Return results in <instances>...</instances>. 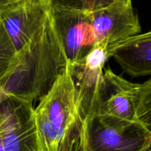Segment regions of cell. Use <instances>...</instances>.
<instances>
[{
	"instance_id": "7",
	"label": "cell",
	"mask_w": 151,
	"mask_h": 151,
	"mask_svg": "<svg viewBox=\"0 0 151 151\" xmlns=\"http://www.w3.org/2000/svg\"><path fill=\"white\" fill-rule=\"evenodd\" d=\"M109 58V48L98 46L79 63L68 64L76 87L78 108L82 120L97 111L105 64Z\"/></svg>"
},
{
	"instance_id": "1",
	"label": "cell",
	"mask_w": 151,
	"mask_h": 151,
	"mask_svg": "<svg viewBox=\"0 0 151 151\" xmlns=\"http://www.w3.org/2000/svg\"><path fill=\"white\" fill-rule=\"evenodd\" d=\"M68 65L51 15L42 30L16 52L8 70L0 78L7 97L33 105L50 90Z\"/></svg>"
},
{
	"instance_id": "5",
	"label": "cell",
	"mask_w": 151,
	"mask_h": 151,
	"mask_svg": "<svg viewBox=\"0 0 151 151\" xmlns=\"http://www.w3.org/2000/svg\"><path fill=\"white\" fill-rule=\"evenodd\" d=\"M32 104L13 97L0 102V135L4 151H39Z\"/></svg>"
},
{
	"instance_id": "9",
	"label": "cell",
	"mask_w": 151,
	"mask_h": 151,
	"mask_svg": "<svg viewBox=\"0 0 151 151\" xmlns=\"http://www.w3.org/2000/svg\"><path fill=\"white\" fill-rule=\"evenodd\" d=\"M109 54L131 77L151 75V39L139 33L112 46Z\"/></svg>"
},
{
	"instance_id": "17",
	"label": "cell",
	"mask_w": 151,
	"mask_h": 151,
	"mask_svg": "<svg viewBox=\"0 0 151 151\" xmlns=\"http://www.w3.org/2000/svg\"><path fill=\"white\" fill-rule=\"evenodd\" d=\"M149 151H151V148H150V150H149Z\"/></svg>"
},
{
	"instance_id": "4",
	"label": "cell",
	"mask_w": 151,
	"mask_h": 151,
	"mask_svg": "<svg viewBox=\"0 0 151 151\" xmlns=\"http://www.w3.org/2000/svg\"><path fill=\"white\" fill-rule=\"evenodd\" d=\"M90 12L51 7L53 25L70 65L81 62L97 47Z\"/></svg>"
},
{
	"instance_id": "2",
	"label": "cell",
	"mask_w": 151,
	"mask_h": 151,
	"mask_svg": "<svg viewBox=\"0 0 151 151\" xmlns=\"http://www.w3.org/2000/svg\"><path fill=\"white\" fill-rule=\"evenodd\" d=\"M39 151H79L82 118L69 65L33 110Z\"/></svg>"
},
{
	"instance_id": "16",
	"label": "cell",
	"mask_w": 151,
	"mask_h": 151,
	"mask_svg": "<svg viewBox=\"0 0 151 151\" xmlns=\"http://www.w3.org/2000/svg\"><path fill=\"white\" fill-rule=\"evenodd\" d=\"M0 151H4V147H3V144H2V140H1V135H0Z\"/></svg>"
},
{
	"instance_id": "12",
	"label": "cell",
	"mask_w": 151,
	"mask_h": 151,
	"mask_svg": "<svg viewBox=\"0 0 151 151\" xmlns=\"http://www.w3.org/2000/svg\"><path fill=\"white\" fill-rule=\"evenodd\" d=\"M16 53V49L0 22V78L8 70Z\"/></svg>"
},
{
	"instance_id": "3",
	"label": "cell",
	"mask_w": 151,
	"mask_h": 151,
	"mask_svg": "<svg viewBox=\"0 0 151 151\" xmlns=\"http://www.w3.org/2000/svg\"><path fill=\"white\" fill-rule=\"evenodd\" d=\"M151 133L139 121L94 113L83 119L79 151H149Z\"/></svg>"
},
{
	"instance_id": "13",
	"label": "cell",
	"mask_w": 151,
	"mask_h": 151,
	"mask_svg": "<svg viewBox=\"0 0 151 151\" xmlns=\"http://www.w3.org/2000/svg\"><path fill=\"white\" fill-rule=\"evenodd\" d=\"M22 1H24V0H0V10L11 5V4Z\"/></svg>"
},
{
	"instance_id": "15",
	"label": "cell",
	"mask_w": 151,
	"mask_h": 151,
	"mask_svg": "<svg viewBox=\"0 0 151 151\" xmlns=\"http://www.w3.org/2000/svg\"><path fill=\"white\" fill-rule=\"evenodd\" d=\"M5 97H7V96H4V94L2 93V91H1V88H0V102H1V101H2L3 99H4Z\"/></svg>"
},
{
	"instance_id": "11",
	"label": "cell",
	"mask_w": 151,
	"mask_h": 151,
	"mask_svg": "<svg viewBox=\"0 0 151 151\" xmlns=\"http://www.w3.org/2000/svg\"><path fill=\"white\" fill-rule=\"evenodd\" d=\"M51 7L80 11H94L104 8L114 0H46Z\"/></svg>"
},
{
	"instance_id": "10",
	"label": "cell",
	"mask_w": 151,
	"mask_h": 151,
	"mask_svg": "<svg viewBox=\"0 0 151 151\" xmlns=\"http://www.w3.org/2000/svg\"><path fill=\"white\" fill-rule=\"evenodd\" d=\"M137 118L151 133V77L140 84Z\"/></svg>"
},
{
	"instance_id": "14",
	"label": "cell",
	"mask_w": 151,
	"mask_h": 151,
	"mask_svg": "<svg viewBox=\"0 0 151 151\" xmlns=\"http://www.w3.org/2000/svg\"><path fill=\"white\" fill-rule=\"evenodd\" d=\"M139 36L142 37V38H148V39H151V30L148 31L147 33H139Z\"/></svg>"
},
{
	"instance_id": "6",
	"label": "cell",
	"mask_w": 151,
	"mask_h": 151,
	"mask_svg": "<svg viewBox=\"0 0 151 151\" xmlns=\"http://www.w3.org/2000/svg\"><path fill=\"white\" fill-rule=\"evenodd\" d=\"M50 15L46 0H24L0 10V22L17 52L42 30Z\"/></svg>"
},
{
	"instance_id": "18",
	"label": "cell",
	"mask_w": 151,
	"mask_h": 151,
	"mask_svg": "<svg viewBox=\"0 0 151 151\" xmlns=\"http://www.w3.org/2000/svg\"><path fill=\"white\" fill-rule=\"evenodd\" d=\"M129 1H131V0H129Z\"/></svg>"
},
{
	"instance_id": "8",
	"label": "cell",
	"mask_w": 151,
	"mask_h": 151,
	"mask_svg": "<svg viewBox=\"0 0 151 151\" xmlns=\"http://www.w3.org/2000/svg\"><path fill=\"white\" fill-rule=\"evenodd\" d=\"M140 84L116 75L110 68L104 69L96 113L138 121L137 110Z\"/></svg>"
}]
</instances>
